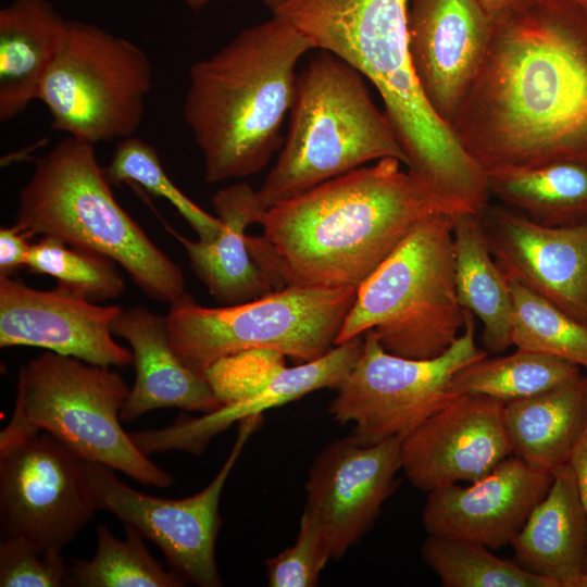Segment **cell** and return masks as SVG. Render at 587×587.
<instances>
[{
  "label": "cell",
  "instance_id": "6da1fadb",
  "mask_svg": "<svg viewBox=\"0 0 587 587\" xmlns=\"http://www.w3.org/2000/svg\"><path fill=\"white\" fill-rule=\"evenodd\" d=\"M451 129L485 173L587 165V9L526 0L495 20Z\"/></svg>",
  "mask_w": 587,
  "mask_h": 587
},
{
  "label": "cell",
  "instance_id": "7a4b0ae2",
  "mask_svg": "<svg viewBox=\"0 0 587 587\" xmlns=\"http://www.w3.org/2000/svg\"><path fill=\"white\" fill-rule=\"evenodd\" d=\"M402 164L380 159L270 208L248 246L275 290L358 289L420 221L449 213Z\"/></svg>",
  "mask_w": 587,
  "mask_h": 587
},
{
  "label": "cell",
  "instance_id": "3957f363",
  "mask_svg": "<svg viewBox=\"0 0 587 587\" xmlns=\"http://www.w3.org/2000/svg\"><path fill=\"white\" fill-rule=\"evenodd\" d=\"M409 0H283L276 16L358 70L378 91L407 168L452 212L489 198L484 170L432 110L412 68Z\"/></svg>",
  "mask_w": 587,
  "mask_h": 587
},
{
  "label": "cell",
  "instance_id": "277c9868",
  "mask_svg": "<svg viewBox=\"0 0 587 587\" xmlns=\"http://www.w3.org/2000/svg\"><path fill=\"white\" fill-rule=\"evenodd\" d=\"M312 49L298 29L272 16L191 64L183 117L201 152L207 183L264 168L294 102L297 64Z\"/></svg>",
  "mask_w": 587,
  "mask_h": 587
},
{
  "label": "cell",
  "instance_id": "5b68a950",
  "mask_svg": "<svg viewBox=\"0 0 587 587\" xmlns=\"http://www.w3.org/2000/svg\"><path fill=\"white\" fill-rule=\"evenodd\" d=\"M13 226L110 258L152 299L171 303L185 292L183 271L115 200L87 141L67 136L35 161Z\"/></svg>",
  "mask_w": 587,
  "mask_h": 587
},
{
  "label": "cell",
  "instance_id": "8992f818",
  "mask_svg": "<svg viewBox=\"0 0 587 587\" xmlns=\"http://www.w3.org/2000/svg\"><path fill=\"white\" fill-rule=\"evenodd\" d=\"M289 114L285 145L257 190L265 211L371 161L394 158L408 165L365 77L328 51L320 50L297 75Z\"/></svg>",
  "mask_w": 587,
  "mask_h": 587
},
{
  "label": "cell",
  "instance_id": "52a82bcc",
  "mask_svg": "<svg viewBox=\"0 0 587 587\" xmlns=\"http://www.w3.org/2000/svg\"><path fill=\"white\" fill-rule=\"evenodd\" d=\"M454 216L420 221L397 249L359 286L336 346L371 330L389 353L432 359L447 351L464 327L455 289Z\"/></svg>",
  "mask_w": 587,
  "mask_h": 587
},
{
  "label": "cell",
  "instance_id": "ba28073f",
  "mask_svg": "<svg viewBox=\"0 0 587 587\" xmlns=\"http://www.w3.org/2000/svg\"><path fill=\"white\" fill-rule=\"evenodd\" d=\"M128 391L109 366L48 351L21 366L14 409L0 445L47 432L86 461L167 488L173 477L150 461L120 424Z\"/></svg>",
  "mask_w": 587,
  "mask_h": 587
},
{
  "label": "cell",
  "instance_id": "9c48e42d",
  "mask_svg": "<svg viewBox=\"0 0 587 587\" xmlns=\"http://www.w3.org/2000/svg\"><path fill=\"white\" fill-rule=\"evenodd\" d=\"M357 289L286 286L243 303L202 307L186 291L170 303L168 338L179 359L204 374L217 360L274 349L309 362L326 354L354 302Z\"/></svg>",
  "mask_w": 587,
  "mask_h": 587
},
{
  "label": "cell",
  "instance_id": "30bf717a",
  "mask_svg": "<svg viewBox=\"0 0 587 587\" xmlns=\"http://www.w3.org/2000/svg\"><path fill=\"white\" fill-rule=\"evenodd\" d=\"M152 76L139 46L95 24L67 20L38 99L53 129L92 145L122 140L141 124Z\"/></svg>",
  "mask_w": 587,
  "mask_h": 587
},
{
  "label": "cell",
  "instance_id": "8fae6325",
  "mask_svg": "<svg viewBox=\"0 0 587 587\" xmlns=\"http://www.w3.org/2000/svg\"><path fill=\"white\" fill-rule=\"evenodd\" d=\"M476 322L464 310V327L442 354L410 359L387 352L375 335L363 334V348L353 367L337 388L328 412L340 424L352 423L351 436L362 446L403 438L458 396L453 375L487 357L476 345Z\"/></svg>",
  "mask_w": 587,
  "mask_h": 587
},
{
  "label": "cell",
  "instance_id": "7c38bea8",
  "mask_svg": "<svg viewBox=\"0 0 587 587\" xmlns=\"http://www.w3.org/2000/svg\"><path fill=\"white\" fill-rule=\"evenodd\" d=\"M263 415L239 421L235 444L223 466L200 492L184 499H164L139 492L121 482L114 469L87 461L86 470L97 509L155 542L172 570L200 587H220L215 541L222 524L220 499L224 486Z\"/></svg>",
  "mask_w": 587,
  "mask_h": 587
},
{
  "label": "cell",
  "instance_id": "4fadbf2b",
  "mask_svg": "<svg viewBox=\"0 0 587 587\" xmlns=\"http://www.w3.org/2000/svg\"><path fill=\"white\" fill-rule=\"evenodd\" d=\"M86 460L47 432L0 445L1 538L61 551L97 510Z\"/></svg>",
  "mask_w": 587,
  "mask_h": 587
},
{
  "label": "cell",
  "instance_id": "5bb4252c",
  "mask_svg": "<svg viewBox=\"0 0 587 587\" xmlns=\"http://www.w3.org/2000/svg\"><path fill=\"white\" fill-rule=\"evenodd\" d=\"M402 439L362 446L349 435L313 460L304 509L321 523L332 559H340L361 540L397 488Z\"/></svg>",
  "mask_w": 587,
  "mask_h": 587
},
{
  "label": "cell",
  "instance_id": "9a60e30c",
  "mask_svg": "<svg viewBox=\"0 0 587 587\" xmlns=\"http://www.w3.org/2000/svg\"><path fill=\"white\" fill-rule=\"evenodd\" d=\"M504 402L460 396L415 427L401 442V470L422 491L473 483L512 455Z\"/></svg>",
  "mask_w": 587,
  "mask_h": 587
},
{
  "label": "cell",
  "instance_id": "2e32d148",
  "mask_svg": "<svg viewBox=\"0 0 587 587\" xmlns=\"http://www.w3.org/2000/svg\"><path fill=\"white\" fill-rule=\"evenodd\" d=\"M479 218L489 250L508 279L587 325V222L545 226L490 203Z\"/></svg>",
  "mask_w": 587,
  "mask_h": 587
},
{
  "label": "cell",
  "instance_id": "e0dca14e",
  "mask_svg": "<svg viewBox=\"0 0 587 587\" xmlns=\"http://www.w3.org/2000/svg\"><path fill=\"white\" fill-rule=\"evenodd\" d=\"M494 18L477 0H409V53L427 103L450 128L485 59Z\"/></svg>",
  "mask_w": 587,
  "mask_h": 587
},
{
  "label": "cell",
  "instance_id": "ac0fdd59",
  "mask_svg": "<svg viewBox=\"0 0 587 587\" xmlns=\"http://www.w3.org/2000/svg\"><path fill=\"white\" fill-rule=\"evenodd\" d=\"M121 311L58 286L37 290L0 275L1 348L39 347L90 364L132 365V350L112 337L111 325Z\"/></svg>",
  "mask_w": 587,
  "mask_h": 587
},
{
  "label": "cell",
  "instance_id": "d6986e66",
  "mask_svg": "<svg viewBox=\"0 0 587 587\" xmlns=\"http://www.w3.org/2000/svg\"><path fill=\"white\" fill-rule=\"evenodd\" d=\"M553 473L510 455L484 477L428 492L422 524L428 535L497 550L511 542L547 495Z\"/></svg>",
  "mask_w": 587,
  "mask_h": 587
},
{
  "label": "cell",
  "instance_id": "ffe728a7",
  "mask_svg": "<svg viewBox=\"0 0 587 587\" xmlns=\"http://www.w3.org/2000/svg\"><path fill=\"white\" fill-rule=\"evenodd\" d=\"M111 332L130 345L136 373L120 412L122 421L162 408L205 414L222 407L205 376L188 367L172 348L166 317L142 305L122 309Z\"/></svg>",
  "mask_w": 587,
  "mask_h": 587
},
{
  "label": "cell",
  "instance_id": "44dd1931",
  "mask_svg": "<svg viewBox=\"0 0 587 587\" xmlns=\"http://www.w3.org/2000/svg\"><path fill=\"white\" fill-rule=\"evenodd\" d=\"M363 348V336L335 346L323 357L282 371L257 397L235 405L221 407L197 419H184L162 429L129 434L145 453L178 449L202 453L209 442L233 423L261 415L264 411L296 401L323 388H338Z\"/></svg>",
  "mask_w": 587,
  "mask_h": 587
},
{
  "label": "cell",
  "instance_id": "7402d4cb",
  "mask_svg": "<svg viewBox=\"0 0 587 587\" xmlns=\"http://www.w3.org/2000/svg\"><path fill=\"white\" fill-rule=\"evenodd\" d=\"M212 205L222 228L210 241L190 240L166 226L183 245L197 277L224 305L254 300L275 290L267 274L252 258L246 228L261 224L265 210L257 190L245 183L217 190Z\"/></svg>",
  "mask_w": 587,
  "mask_h": 587
},
{
  "label": "cell",
  "instance_id": "603a6c76",
  "mask_svg": "<svg viewBox=\"0 0 587 587\" xmlns=\"http://www.w3.org/2000/svg\"><path fill=\"white\" fill-rule=\"evenodd\" d=\"M514 562L555 587H579L587 567V517L570 463L511 540Z\"/></svg>",
  "mask_w": 587,
  "mask_h": 587
},
{
  "label": "cell",
  "instance_id": "cb8c5ba5",
  "mask_svg": "<svg viewBox=\"0 0 587 587\" xmlns=\"http://www.w3.org/2000/svg\"><path fill=\"white\" fill-rule=\"evenodd\" d=\"M66 21L48 0H13L0 10V121L38 99Z\"/></svg>",
  "mask_w": 587,
  "mask_h": 587
},
{
  "label": "cell",
  "instance_id": "d4e9b609",
  "mask_svg": "<svg viewBox=\"0 0 587 587\" xmlns=\"http://www.w3.org/2000/svg\"><path fill=\"white\" fill-rule=\"evenodd\" d=\"M512 454L553 473L569 463L587 424V375L509 401L503 410Z\"/></svg>",
  "mask_w": 587,
  "mask_h": 587
},
{
  "label": "cell",
  "instance_id": "484cf974",
  "mask_svg": "<svg viewBox=\"0 0 587 587\" xmlns=\"http://www.w3.org/2000/svg\"><path fill=\"white\" fill-rule=\"evenodd\" d=\"M453 248L458 301L480 321L485 350L500 353L512 346V295L489 250L479 215L454 216Z\"/></svg>",
  "mask_w": 587,
  "mask_h": 587
},
{
  "label": "cell",
  "instance_id": "4316f807",
  "mask_svg": "<svg viewBox=\"0 0 587 587\" xmlns=\"http://www.w3.org/2000/svg\"><path fill=\"white\" fill-rule=\"evenodd\" d=\"M490 198L545 226L587 222V165L574 161L486 173Z\"/></svg>",
  "mask_w": 587,
  "mask_h": 587
},
{
  "label": "cell",
  "instance_id": "83f0119b",
  "mask_svg": "<svg viewBox=\"0 0 587 587\" xmlns=\"http://www.w3.org/2000/svg\"><path fill=\"white\" fill-rule=\"evenodd\" d=\"M580 369L555 355L516 349L465 365L453 375L451 386L458 396H485L505 403L570 383L583 375Z\"/></svg>",
  "mask_w": 587,
  "mask_h": 587
},
{
  "label": "cell",
  "instance_id": "f1b7e54d",
  "mask_svg": "<svg viewBox=\"0 0 587 587\" xmlns=\"http://www.w3.org/2000/svg\"><path fill=\"white\" fill-rule=\"evenodd\" d=\"M120 540L104 526L97 527V551L91 560H72L66 586L75 587H183L186 580L166 571L149 553L142 535L124 524Z\"/></svg>",
  "mask_w": 587,
  "mask_h": 587
},
{
  "label": "cell",
  "instance_id": "f546056e",
  "mask_svg": "<svg viewBox=\"0 0 587 587\" xmlns=\"http://www.w3.org/2000/svg\"><path fill=\"white\" fill-rule=\"evenodd\" d=\"M421 553L445 587H555L472 541L428 535Z\"/></svg>",
  "mask_w": 587,
  "mask_h": 587
},
{
  "label": "cell",
  "instance_id": "4dcf8cb0",
  "mask_svg": "<svg viewBox=\"0 0 587 587\" xmlns=\"http://www.w3.org/2000/svg\"><path fill=\"white\" fill-rule=\"evenodd\" d=\"M509 285L512 346L555 355L587 371V325L520 283L509 279Z\"/></svg>",
  "mask_w": 587,
  "mask_h": 587
},
{
  "label": "cell",
  "instance_id": "1f68e13d",
  "mask_svg": "<svg viewBox=\"0 0 587 587\" xmlns=\"http://www.w3.org/2000/svg\"><path fill=\"white\" fill-rule=\"evenodd\" d=\"M115 263L101 253L42 235L30 245L26 266L33 273L55 278L58 287L90 301H102L124 291V279Z\"/></svg>",
  "mask_w": 587,
  "mask_h": 587
},
{
  "label": "cell",
  "instance_id": "d6a6232c",
  "mask_svg": "<svg viewBox=\"0 0 587 587\" xmlns=\"http://www.w3.org/2000/svg\"><path fill=\"white\" fill-rule=\"evenodd\" d=\"M104 172L112 184L136 183L148 192L166 199L200 240L210 241L220 234L222 224L217 216L203 211L172 182L157 150L148 142L134 136L120 140Z\"/></svg>",
  "mask_w": 587,
  "mask_h": 587
},
{
  "label": "cell",
  "instance_id": "836d02e7",
  "mask_svg": "<svg viewBox=\"0 0 587 587\" xmlns=\"http://www.w3.org/2000/svg\"><path fill=\"white\" fill-rule=\"evenodd\" d=\"M286 355L274 349H251L224 357L204 376L222 407L246 402L263 392L286 366Z\"/></svg>",
  "mask_w": 587,
  "mask_h": 587
},
{
  "label": "cell",
  "instance_id": "e575fe53",
  "mask_svg": "<svg viewBox=\"0 0 587 587\" xmlns=\"http://www.w3.org/2000/svg\"><path fill=\"white\" fill-rule=\"evenodd\" d=\"M330 558L324 529L316 516L303 510L295 544L265 561L270 587H314Z\"/></svg>",
  "mask_w": 587,
  "mask_h": 587
},
{
  "label": "cell",
  "instance_id": "d590c367",
  "mask_svg": "<svg viewBox=\"0 0 587 587\" xmlns=\"http://www.w3.org/2000/svg\"><path fill=\"white\" fill-rule=\"evenodd\" d=\"M68 573L61 551H45L18 536L1 538V587L66 586Z\"/></svg>",
  "mask_w": 587,
  "mask_h": 587
},
{
  "label": "cell",
  "instance_id": "8d00e7d4",
  "mask_svg": "<svg viewBox=\"0 0 587 587\" xmlns=\"http://www.w3.org/2000/svg\"><path fill=\"white\" fill-rule=\"evenodd\" d=\"M30 237L14 226L0 229V275L11 276L26 266Z\"/></svg>",
  "mask_w": 587,
  "mask_h": 587
},
{
  "label": "cell",
  "instance_id": "74e56055",
  "mask_svg": "<svg viewBox=\"0 0 587 587\" xmlns=\"http://www.w3.org/2000/svg\"><path fill=\"white\" fill-rule=\"evenodd\" d=\"M569 463L573 469L580 501L587 517V424Z\"/></svg>",
  "mask_w": 587,
  "mask_h": 587
},
{
  "label": "cell",
  "instance_id": "f35d334b",
  "mask_svg": "<svg viewBox=\"0 0 587 587\" xmlns=\"http://www.w3.org/2000/svg\"><path fill=\"white\" fill-rule=\"evenodd\" d=\"M486 12L495 20L513 11L526 0H477Z\"/></svg>",
  "mask_w": 587,
  "mask_h": 587
},
{
  "label": "cell",
  "instance_id": "ab89813d",
  "mask_svg": "<svg viewBox=\"0 0 587 587\" xmlns=\"http://www.w3.org/2000/svg\"><path fill=\"white\" fill-rule=\"evenodd\" d=\"M214 0H184V3L193 11H199Z\"/></svg>",
  "mask_w": 587,
  "mask_h": 587
},
{
  "label": "cell",
  "instance_id": "60d3db41",
  "mask_svg": "<svg viewBox=\"0 0 587 587\" xmlns=\"http://www.w3.org/2000/svg\"><path fill=\"white\" fill-rule=\"evenodd\" d=\"M579 587H587V575L582 579Z\"/></svg>",
  "mask_w": 587,
  "mask_h": 587
},
{
  "label": "cell",
  "instance_id": "b9f144b4",
  "mask_svg": "<svg viewBox=\"0 0 587 587\" xmlns=\"http://www.w3.org/2000/svg\"><path fill=\"white\" fill-rule=\"evenodd\" d=\"M580 5L587 9V0H576Z\"/></svg>",
  "mask_w": 587,
  "mask_h": 587
}]
</instances>
